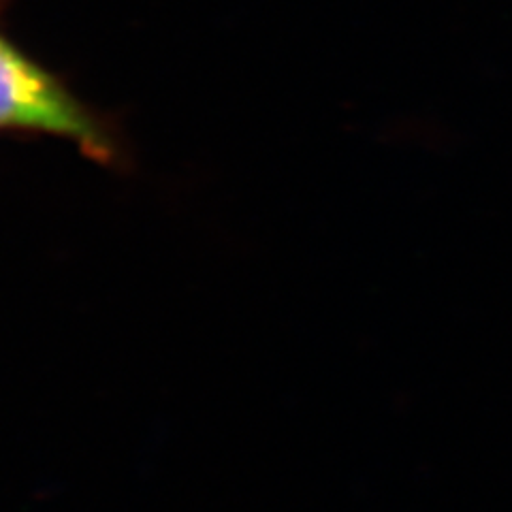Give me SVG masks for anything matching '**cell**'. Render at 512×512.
I'll return each mask as SVG.
<instances>
[{
	"mask_svg": "<svg viewBox=\"0 0 512 512\" xmlns=\"http://www.w3.org/2000/svg\"><path fill=\"white\" fill-rule=\"evenodd\" d=\"M0 133L58 137L109 169L128 165L120 124L79 99L69 82L43 67L0 28Z\"/></svg>",
	"mask_w": 512,
	"mask_h": 512,
	"instance_id": "1",
	"label": "cell"
}]
</instances>
